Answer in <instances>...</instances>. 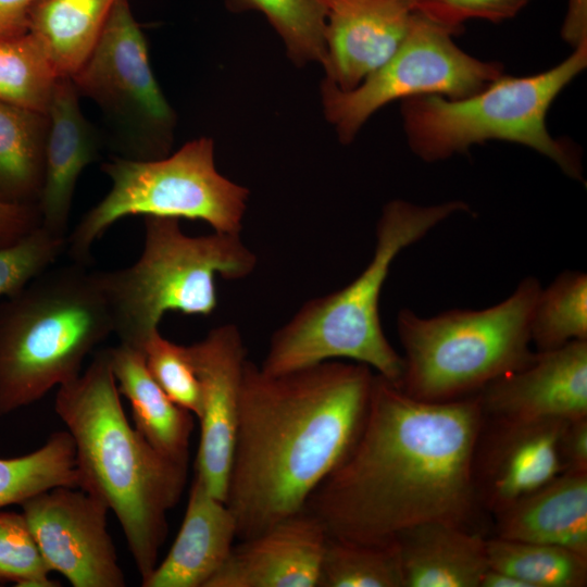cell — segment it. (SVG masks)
Here are the masks:
<instances>
[{"mask_svg":"<svg viewBox=\"0 0 587 587\" xmlns=\"http://www.w3.org/2000/svg\"><path fill=\"white\" fill-rule=\"evenodd\" d=\"M58 78L33 34L0 39V101L47 114Z\"/></svg>","mask_w":587,"mask_h":587,"instance_id":"obj_29","label":"cell"},{"mask_svg":"<svg viewBox=\"0 0 587 587\" xmlns=\"http://www.w3.org/2000/svg\"><path fill=\"white\" fill-rule=\"evenodd\" d=\"M236 520L226 503L195 475L182 526L164 560L143 587H205L229 555Z\"/></svg>","mask_w":587,"mask_h":587,"instance_id":"obj_19","label":"cell"},{"mask_svg":"<svg viewBox=\"0 0 587 587\" xmlns=\"http://www.w3.org/2000/svg\"><path fill=\"white\" fill-rule=\"evenodd\" d=\"M79 98L70 77L58 78L47 112L45 180L37 203L41 226L65 237L78 178L99 159L104 145V137L83 114Z\"/></svg>","mask_w":587,"mask_h":587,"instance_id":"obj_18","label":"cell"},{"mask_svg":"<svg viewBox=\"0 0 587 587\" xmlns=\"http://www.w3.org/2000/svg\"><path fill=\"white\" fill-rule=\"evenodd\" d=\"M148 371L176 404L197 419L201 413V390L187 348L153 333L142 347Z\"/></svg>","mask_w":587,"mask_h":587,"instance_id":"obj_32","label":"cell"},{"mask_svg":"<svg viewBox=\"0 0 587 587\" xmlns=\"http://www.w3.org/2000/svg\"><path fill=\"white\" fill-rule=\"evenodd\" d=\"M484 413L478 394L415 399L375 373L361 432L304 510L329 536L386 542L415 525L473 529L480 511L472 462Z\"/></svg>","mask_w":587,"mask_h":587,"instance_id":"obj_1","label":"cell"},{"mask_svg":"<svg viewBox=\"0 0 587 587\" xmlns=\"http://www.w3.org/2000/svg\"><path fill=\"white\" fill-rule=\"evenodd\" d=\"M415 11L447 28L460 34L463 24L471 18L499 23L514 17L530 0H413Z\"/></svg>","mask_w":587,"mask_h":587,"instance_id":"obj_34","label":"cell"},{"mask_svg":"<svg viewBox=\"0 0 587 587\" xmlns=\"http://www.w3.org/2000/svg\"><path fill=\"white\" fill-rule=\"evenodd\" d=\"M101 171L111 189L67 235L66 252L74 262L89 265L95 241L132 215L200 220L214 232H241L249 190L217 171L211 138L193 139L159 160L113 155Z\"/></svg>","mask_w":587,"mask_h":587,"instance_id":"obj_9","label":"cell"},{"mask_svg":"<svg viewBox=\"0 0 587 587\" xmlns=\"http://www.w3.org/2000/svg\"><path fill=\"white\" fill-rule=\"evenodd\" d=\"M233 13L255 10L264 14L282 38L287 57L297 66L326 58V8L323 0H224Z\"/></svg>","mask_w":587,"mask_h":587,"instance_id":"obj_30","label":"cell"},{"mask_svg":"<svg viewBox=\"0 0 587 587\" xmlns=\"http://www.w3.org/2000/svg\"><path fill=\"white\" fill-rule=\"evenodd\" d=\"M22 513L50 571L74 587H124L107 529L109 508L80 488L55 487L21 503Z\"/></svg>","mask_w":587,"mask_h":587,"instance_id":"obj_12","label":"cell"},{"mask_svg":"<svg viewBox=\"0 0 587 587\" xmlns=\"http://www.w3.org/2000/svg\"><path fill=\"white\" fill-rule=\"evenodd\" d=\"M41 226L37 204L0 201V248L12 245Z\"/></svg>","mask_w":587,"mask_h":587,"instance_id":"obj_36","label":"cell"},{"mask_svg":"<svg viewBox=\"0 0 587 587\" xmlns=\"http://www.w3.org/2000/svg\"><path fill=\"white\" fill-rule=\"evenodd\" d=\"M327 536L303 509L234 545L205 587H317Z\"/></svg>","mask_w":587,"mask_h":587,"instance_id":"obj_17","label":"cell"},{"mask_svg":"<svg viewBox=\"0 0 587 587\" xmlns=\"http://www.w3.org/2000/svg\"><path fill=\"white\" fill-rule=\"evenodd\" d=\"M61 486H79L75 444L68 430L51 434L30 453L0 458V509Z\"/></svg>","mask_w":587,"mask_h":587,"instance_id":"obj_25","label":"cell"},{"mask_svg":"<svg viewBox=\"0 0 587 587\" xmlns=\"http://www.w3.org/2000/svg\"><path fill=\"white\" fill-rule=\"evenodd\" d=\"M586 66L587 42L545 72L522 77L503 74L464 98L426 95L401 100L408 145L417 158L432 163L467 153L488 140L515 142L583 182L579 149L567 139L554 138L546 117L554 99Z\"/></svg>","mask_w":587,"mask_h":587,"instance_id":"obj_6","label":"cell"},{"mask_svg":"<svg viewBox=\"0 0 587 587\" xmlns=\"http://www.w3.org/2000/svg\"><path fill=\"white\" fill-rule=\"evenodd\" d=\"M559 451L562 473H587V416L565 422Z\"/></svg>","mask_w":587,"mask_h":587,"instance_id":"obj_35","label":"cell"},{"mask_svg":"<svg viewBox=\"0 0 587 587\" xmlns=\"http://www.w3.org/2000/svg\"><path fill=\"white\" fill-rule=\"evenodd\" d=\"M562 36L574 48L587 42V0H569Z\"/></svg>","mask_w":587,"mask_h":587,"instance_id":"obj_38","label":"cell"},{"mask_svg":"<svg viewBox=\"0 0 587 587\" xmlns=\"http://www.w3.org/2000/svg\"><path fill=\"white\" fill-rule=\"evenodd\" d=\"M23 513L0 511V583L57 587Z\"/></svg>","mask_w":587,"mask_h":587,"instance_id":"obj_31","label":"cell"},{"mask_svg":"<svg viewBox=\"0 0 587 587\" xmlns=\"http://www.w3.org/2000/svg\"><path fill=\"white\" fill-rule=\"evenodd\" d=\"M70 78L79 97L101 111L115 157L151 161L171 153L176 114L155 79L128 0L115 2L97 46Z\"/></svg>","mask_w":587,"mask_h":587,"instance_id":"obj_10","label":"cell"},{"mask_svg":"<svg viewBox=\"0 0 587 587\" xmlns=\"http://www.w3.org/2000/svg\"><path fill=\"white\" fill-rule=\"evenodd\" d=\"M317 587H404L397 540L363 542L328 535Z\"/></svg>","mask_w":587,"mask_h":587,"instance_id":"obj_27","label":"cell"},{"mask_svg":"<svg viewBox=\"0 0 587 587\" xmlns=\"http://www.w3.org/2000/svg\"><path fill=\"white\" fill-rule=\"evenodd\" d=\"M48 129L47 114L0 101V201L38 203Z\"/></svg>","mask_w":587,"mask_h":587,"instance_id":"obj_24","label":"cell"},{"mask_svg":"<svg viewBox=\"0 0 587 587\" xmlns=\"http://www.w3.org/2000/svg\"><path fill=\"white\" fill-rule=\"evenodd\" d=\"M452 36L415 11L397 51L355 88L342 91L323 80L324 114L339 141L349 145L370 116L392 101L426 95L460 99L503 75L502 64L467 54Z\"/></svg>","mask_w":587,"mask_h":587,"instance_id":"obj_11","label":"cell"},{"mask_svg":"<svg viewBox=\"0 0 587 587\" xmlns=\"http://www.w3.org/2000/svg\"><path fill=\"white\" fill-rule=\"evenodd\" d=\"M66 237L39 226L16 242L0 248V297L14 296L54 265L66 252Z\"/></svg>","mask_w":587,"mask_h":587,"instance_id":"obj_33","label":"cell"},{"mask_svg":"<svg viewBox=\"0 0 587 587\" xmlns=\"http://www.w3.org/2000/svg\"><path fill=\"white\" fill-rule=\"evenodd\" d=\"M462 200L422 205L387 202L375 229V248L365 268L345 287L311 299L272 335L260 369L283 374L328 360L370 366L399 385L402 357L384 334L379 316L383 286L397 255L454 214L469 212Z\"/></svg>","mask_w":587,"mask_h":587,"instance_id":"obj_4","label":"cell"},{"mask_svg":"<svg viewBox=\"0 0 587 587\" xmlns=\"http://www.w3.org/2000/svg\"><path fill=\"white\" fill-rule=\"evenodd\" d=\"M479 587H528L522 579L489 567L482 577Z\"/></svg>","mask_w":587,"mask_h":587,"instance_id":"obj_39","label":"cell"},{"mask_svg":"<svg viewBox=\"0 0 587 587\" xmlns=\"http://www.w3.org/2000/svg\"><path fill=\"white\" fill-rule=\"evenodd\" d=\"M530 341L548 351L574 340H587V275L564 271L541 287L530 317Z\"/></svg>","mask_w":587,"mask_h":587,"instance_id":"obj_28","label":"cell"},{"mask_svg":"<svg viewBox=\"0 0 587 587\" xmlns=\"http://www.w3.org/2000/svg\"><path fill=\"white\" fill-rule=\"evenodd\" d=\"M523 278L504 300L480 310L452 309L423 317L397 315L403 348L398 387L423 401L444 402L478 394L492 380L530 363V317L541 289Z\"/></svg>","mask_w":587,"mask_h":587,"instance_id":"obj_7","label":"cell"},{"mask_svg":"<svg viewBox=\"0 0 587 587\" xmlns=\"http://www.w3.org/2000/svg\"><path fill=\"white\" fill-rule=\"evenodd\" d=\"M489 567L511 574L528 587L587 586V557L538 542L487 538Z\"/></svg>","mask_w":587,"mask_h":587,"instance_id":"obj_26","label":"cell"},{"mask_svg":"<svg viewBox=\"0 0 587 587\" xmlns=\"http://www.w3.org/2000/svg\"><path fill=\"white\" fill-rule=\"evenodd\" d=\"M478 397L488 416L572 420L587 416V340L548 351L485 386Z\"/></svg>","mask_w":587,"mask_h":587,"instance_id":"obj_15","label":"cell"},{"mask_svg":"<svg viewBox=\"0 0 587 587\" xmlns=\"http://www.w3.org/2000/svg\"><path fill=\"white\" fill-rule=\"evenodd\" d=\"M374 375L338 360L271 375L247 360L225 499L237 539L303 510L358 439Z\"/></svg>","mask_w":587,"mask_h":587,"instance_id":"obj_2","label":"cell"},{"mask_svg":"<svg viewBox=\"0 0 587 587\" xmlns=\"http://www.w3.org/2000/svg\"><path fill=\"white\" fill-rule=\"evenodd\" d=\"M117 0H38L28 32L46 49L59 77L73 76L97 46Z\"/></svg>","mask_w":587,"mask_h":587,"instance_id":"obj_23","label":"cell"},{"mask_svg":"<svg viewBox=\"0 0 587 587\" xmlns=\"http://www.w3.org/2000/svg\"><path fill=\"white\" fill-rule=\"evenodd\" d=\"M326 8L325 82L355 88L384 65L404 40L413 0H323Z\"/></svg>","mask_w":587,"mask_h":587,"instance_id":"obj_16","label":"cell"},{"mask_svg":"<svg viewBox=\"0 0 587 587\" xmlns=\"http://www.w3.org/2000/svg\"><path fill=\"white\" fill-rule=\"evenodd\" d=\"M108 349L118 392L130 403L135 428L164 455L188 463L195 415L163 391L141 350L121 342Z\"/></svg>","mask_w":587,"mask_h":587,"instance_id":"obj_22","label":"cell"},{"mask_svg":"<svg viewBox=\"0 0 587 587\" xmlns=\"http://www.w3.org/2000/svg\"><path fill=\"white\" fill-rule=\"evenodd\" d=\"M566 421L484 414L472 462L480 510L496 515L562 473L559 444Z\"/></svg>","mask_w":587,"mask_h":587,"instance_id":"obj_13","label":"cell"},{"mask_svg":"<svg viewBox=\"0 0 587 587\" xmlns=\"http://www.w3.org/2000/svg\"><path fill=\"white\" fill-rule=\"evenodd\" d=\"M54 411L75 444L78 488L113 511L143 582L158 565L167 513L183 495L188 463L164 455L130 426L108 348L58 387Z\"/></svg>","mask_w":587,"mask_h":587,"instance_id":"obj_3","label":"cell"},{"mask_svg":"<svg viewBox=\"0 0 587 587\" xmlns=\"http://www.w3.org/2000/svg\"><path fill=\"white\" fill-rule=\"evenodd\" d=\"M143 217L142 251L132 265L100 271L114 335L142 351L166 312L207 316L217 307L215 279H241L257 266L240 234L188 236L179 220Z\"/></svg>","mask_w":587,"mask_h":587,"instance_id":"obj_8","label":"cell"},{"mask_svg":"<svg viewBox=\"0 0 587 587\" xmlns=\"http://www.w3.org/2000/svg\"><path fill=\"white\" fill-rule=\"evenodd\" d=\"M38 0H0V39L28 32V12Z\"/></svg>","mask_w":587,"mask_h":587,"instance_id":"obj_37","label":"cell"},{"mask_svg":"<svg viewBox=\"0 0 587 587\" xmlns=\"http://www.w3.org/2000/svg\"><path fill=\"white\" fill-rule=\"evenodd\" d=\"M495 516V536L587 557V473H561Z\"/></svg>","mask_w":587,"mask_h":587,"instance_id":"obj_20","label":"cell"},{"mask_svg":"<svg viewBox=\"0 0 587 587\" xmlns=\"http://www.w3.org/2000/svg\"><path fill=\"white\" fill-rule=\"evenodd\" d=\"M114 324L100 271L52 265L0 303V415L27 407L82 373Z\"/></svg>","mask_w":587,"mask_h":587,"instance_id":"obj_5","label":"cell"},{"mask_svg":"<svg viewBox=\"0 0 587 587\" xmlns=\"http://www.w3.org/2000/svg\"><path fill=\"white\" fill-rule=\"evenodd\" d=\"M201 390L195 475L225 502L233 460L247 350L234 324L212 328L186 346Z\"/></svg>","mask_w":587,"mask_h":587,"instance_id":"obj_14","label":"cell"},{"mask_svg":"<svg viewBox=\"0 0 587 587\" xmlns=\"http://www.w3.org/2000/svg\"><path fill=\"white\" fill-rule=\"evenodd\" d=\"M396 540L404 587H479L489 569L487 538L472 528L424 523Z\"/></svg>","mask_w":587,"mask_h":587,"instance_id":"obj_21","label":"cell"}]
</instances>
